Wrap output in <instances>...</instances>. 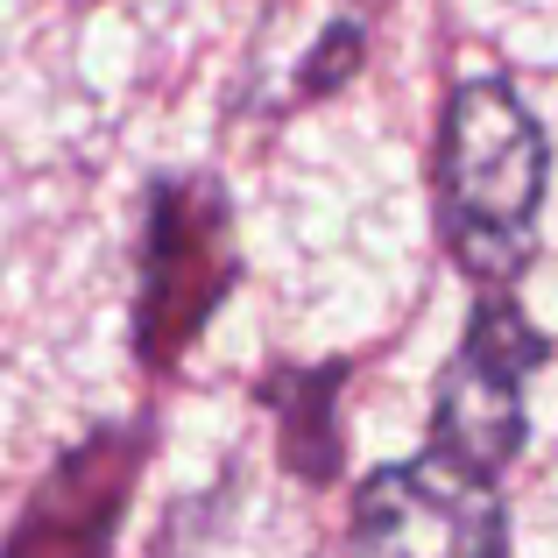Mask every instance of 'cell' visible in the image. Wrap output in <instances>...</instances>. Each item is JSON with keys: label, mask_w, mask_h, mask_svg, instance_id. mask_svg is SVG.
Instances as JSON below:
<instances>
[{"label": "cell", "mask_w": 558, "mask_h": 558, "mask_svg": "<svg viewBox=\"0 0 558 558\" xmlns=\"http://www.w3.org/2000/svg\"><path fill=\"white\" fill-rule=\"evenodd\" d=\"M551 149L537 113L502 78H466L438 121V227L481 290H502L537 255Z\"/></svg>", "instance_id": "1"}, {"label": "cell", "mask_w": 558, "mask_h": 558, "mask_svg": "<svg viewBox=\"0 0 558 558\" xmlns=\"http://www.w3.org/2000/svg\"><path fill=\"white\" fill-rule=\"evenodd\" d=\"M354 558H509L495 474L438 446L375 466L354 488Z\"/></svg>", "instance_id": "2"}, {"label": "cell", "mask_w": 558, "mask_h": 558, "mask_svg": "<svg viewBox=\"0 0 558 558\" xmlns=\"http://www.w3.org/2000/svg\"><path fill=\"white\" fill-rule=\"evenodd\" d=\"M551 361V340L523 318V304L502 290H481L474 318H466L460 354L438 375V403H432V446L452 460L502 474L523 452V381Z\"/></svg>", "instance_id": "3"}, {"label": "cell", "mask_w": 558, "mask_h": 558, "mask_svg": "<svg viewBox=\"0 0 558 558\" xmlns=\"http://www.w3.org/2000/svg\"><path fill=\"white\" fill-rule=\"evenodd\" d=\"M142 269L149 276H142V304H135V347L142 361H170L198 340V326L233 290V227L205 178L156 184Z\"/></svg>", "instance_id": "4"}, {"label": "cell", "mask_w": 558, "mask_h": 558, "mask_svg": "<svg viewBox=\"0 0 558 558\" xmlns=\"http://www.w3.org/2000/svg\"><path fill=\"white\" fill-rule=\"evenodd\" d=\"M128 466H135V446L121 452V438H99L78 460H64L50 474V488L28 502L22 537L8 545V558H107L113 517H121L128 495Z\"/></svg>", "instance_id": "5"}, {"label": "cell", "mask_w": 558, "mask_h": 558, "mask_svg": "<svg viewBox=\"0 0 558 558\" xmlns=\"http://www.w3.org/2000/svg\"><path fill=\"white\" fill-rule=\"evenodd\" d=\"M354 64H361V22H332L326 36H318V57L304 64L298 93H332V85H340Z\"/></svg>", "instance_id": "6"}]
</instances>
